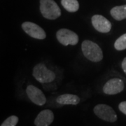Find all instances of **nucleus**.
Wrapping results in <instances>:
<instances>
[{
  "instance_id": "f03ea898",
  "label": "nucleus",
  "mask_w": 126,
  "mask_h": 126,
  "mask_svg": "<svg viewBox=\"0 0 126 126\" xmlns=\"http://www.w3.org/2000/svg\"><path fill=\"white\" fill-rule=\"evenodd\" d=\"M40 11L48 20H55L61 16V10L54 0H40Z\"/></svg>"
},
{
  "instance_id": "f257e3e1",
  "label": "nucleus",
  "mask_w": 126,
  "mask_h": 126,
  "mask_svg": "<svg viewBox=\"0 0 126 126\" xmlns=\"http://www.w3.org/2000/svg\"><path fill=\"white\" fill-rule=\"evenodd\" d=\"M81 49L84 56L92 62L98 63L103 59V52L101 48L92 41H83L81 44Z\"/></svg>"
},
{
  "instance_id": "6e6552de",
  "label": "nucleus",
  "mask_w": 126,
  "mask_h": 126,
  "mask_svg": "<svg viewBox=\"0 0 126 126\" xmlns=\"http://www.w3.org/2000/svg\"><path fill=\"white\" fill-rule=\"evenodd\" d=\"M26 93L29 99L38 106H43L46 102V98L43 92L34 86L30 85L27 86Z\"/></svg>"
},
{
  "instance_id": "39448f33",
  "label": "nucleus",
  "mask_w": 126,
  "mask_h": 126,
  "mask_svg": "<svg viewBox=\"0 0 126 126\" xmlns=\"http://www.w3.org/2000/svg\"><path fill=\"white\" fill-rule=\"evenodd\" d=\"M56 37L63 45H77L79 42V36L75 32L68 29H60L56 33Z\"/></svg>"
},
{
  "instance_id": "7ed1b4c3",
  "label": "nucleus",
  "mask_w": 126,
  "mask_h": 126,
  "mask_svg": "<svg viewBox=\"0 0 126 126\" xmlns=\"http://www.w3.org/2000/svg\"><path fill=\"white\" fill-rule=\"evenodd\" d=\"M32 75L41 83H50L54 81L56 77L54 72L46 67L44 63L36 64L33 69Z\"/></svg>"
},
{
  "instance_id": "2eb2a0df",
  "label": "nucleus",
  "mask_w": 126,
  "mask_h": 126,
  "mask_svg": "<svg viewBox=\"0 0 126 126\" xmlns=\"http://www.w3.org/2000/svg\"><path fill=\"white\" fill-rule=\"evenodd\" d=\"M19 118L16 116H11L1 123V126H16Z\"/></svg>"
},
{
  "instance_id": "9b49d317",
  "label": "nucleus",
  "mask_w": 126,
  "mask_h": 126,
  "mask_svg": "<svg viewBox=\"0 0 126 126\" xmlns=\"http://www.w3.org/2000/svg\"><path fill=\"white\" fill-rule=\"evenodd\" d=\"M81 99L79 96L76 94H63L59 95L56 98L57 103L65 105V104H72V105H77L80 102Z\"/></svg>"
},
{
  "instance_id": "f8f14e48",
  "label": "nucleus",
  "mask_w": 126,
  "mask_h": 126,
  "mask_svg": "<svg viewBox=\"0 0 126 126\" xmlns=\"http://www.w3.org/2000/svg\"><path fill=\"white\" fill-rule=\"evenodd\" d=\"M110 14L113 18L118 21L126 19V4L113 7L111 9Z\"/></svg>"
},
{
  "instance_id": "0eeeda50",
  "label": "nucleus",
  "mask_w": 126,
  "mask_h": 126,
  "mask_svg": "<svg viewBox=\"0 0 126 126\" xmlns=\"http://www.w3.org/2000/svg\"><path fill=\"white\" fill-rule=\"evenodd\" d=\"M125 88V83L123 80L118 78H114L109 80L103 87L104 93L109 95L120 93Z\"/></svg>"
},
{
  "instance_id": "20e7f679",
  "label": "nucleus",
  "mask_w": 126,
  "mask_h": 126,
  "mask_svg": "<svg viewBox=\"0 0 126 126\" xmlns=\"http://www.w3.org/2000/svg\"><path fill=\"white\" fill-rule=\"evenodd\" d=\"M94 114L104 121L115 123L118 117L115 111L112 107L104 104H99L96 105L93 109Z\"/></svg>"
},
{
  "instance_id": "ddd939ff",
  "label": "nucleus",
  "mask_w": 126,
  "mask_h": 126,
  "mask_svg": "<svg viewBox=\"0 0 126 126\" xmlns=\"http://www.w3.org/2000/svg\"><path fill=\"white\" fill-rule=\"evenodd\" d=\"M63 6L69 12L74 13L79 9V4L77 0H61Z\"/></svg>"
},
{
  "instance_id": "1a4fd4ad",
  "label": "nucleus",
  "mask_w": 126,
  "mask_h": 126,
  "mask_svg": "<svg viewBox=\"0 0 126 126\" xmlns=\"http://www.w3.org/2000/svg\"><path fill=\"white\" fill-rule=\"evenodd\" d=\"M91 21L94 29L101 33H108L111 29V24L109 20L101 15H94L91 18Z\"/></svg>"
},
{
  "instance_id": "dca6fc26",
  "label": "nucleus",
  "mask_w": 126,
  "mask_h": 126,
  "mask_svg": "<svg viewBox=\"0 0 126 126\" xmlns=\"http://www.w3.org/2000/svg\"><path fill=\"white\" fill-rule=\"evenodd\" d=\"M118 109L123 113L126 115V101L121 102L118 105Z\"/></svg>"
},
{
  "instance_id": "f3484780",
  "label": "nucleus",
  "mask_w": 126,
  "mask_h": 126,
  "mask_svg": "<svg viewBox=\"0 0 126 126\" xmlns=\"http://www.w3.org/2000/svg\"><path fill=\"white\" fill-rule=\"evenodd\" d=\"M121 66L123 72H125V74H126V58H125L123 59V62H122Z\"/></svg>"
},
{
  "instance_id": "9d476101",
  "label": "nucleus",
  "mask_w": 126,
  "mask_h": 126,
  "mask_svg": "<svg viewBox=\"0 0 126 126\" xmlns=\"http://www.w3.org/2000/svg\"><path fill=\"white\" fill-rule=\"evenodd\" d=\"M54 121V114L50 109L41 111L34 120L36 126H49Z\"/></svg>"
},
{
  "instance_id": "423d86ee",
  "label": "nucleus",
  "mask_w": 126,
  "mask_h": 126,
  "mask_svg": "<svg viewBox=\"0 0 126 126\" xmlns=\"http://www.w3.org/2000/svg\"><path fill=\"white\" fill-rule=\"evenodd\" d=\"M22 29L29 36L36 39H44L46 37L45 31L35 23L25 22L22 24Z\"/></svg>"
},
{
  "instance_id": "4468645a",
  "label": "nucleus",
  "mask_w": 126,
  "mask_h": 126,
  "mask_svg": "<svg viewBox=\"0 0 126 126\" xmlns=\"http://www.w3.org/2000/svg\"><path fill=\"white\" fill-rule=\"evenodd\" d=\"M114 47L117 50H123L126 49V34L120 36L114 43Z\"/></svg>"
}]
</instances>
